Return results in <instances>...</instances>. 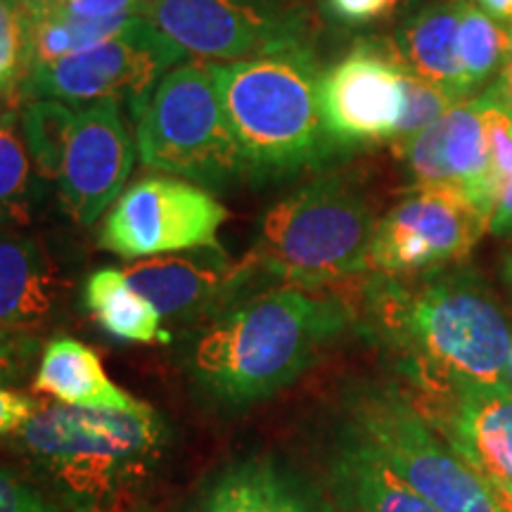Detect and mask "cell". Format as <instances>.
<instances>
[{
    "label": "cell",
    "mask_w": 512,
    "mask_h": 512,
    "mask_svg": "<svg viewBox=\"0 0 512 512\" xmlns=\"http://www.w3.org/2000/svg\"><path fill=\"white\" fill-rule=\"evenodd\" d=\"M136 15L128 17H81L50 8L43 15L29 19V69L34 64L62 60V57L83 53L100 46L126 29Z\"/></svg>",
    "instance_id": "22"
},
{
    "label": "cell",
    "mask_w": 512,
    "mask_h": 512,
    "mask_svg": "<svg viewBox=\"0 0 512 512\" xmlns=\"http://www.w3.org/2000/svg\"><path fill=\"white\" fill-rule=\"evenodd\" d=\"M83 304L91 311L95 323L119 342H169V332L162 330L164 320L159 311L128 283L124 271H95L83 287Z\"/></svg>",
    "instance_id": "21"
},
{
    "label": "cell",
    "mask_w": 512,
    "mask_h": 512,
    "mask_svg": "<svg viewBox=\"0 0 512 512\" xmlns=\"http://www.w3.org/2000/svg\"><path fill=\"white\" fill-rule=\"evenodd\" d=\"M36 408L38 403L31 396L0 384V437H10L22 430L34 418Z\"/></svg>",
    "instance_id": "35"
},
{
    "label": "cell",
    "mask_w": 512,
    "mask_h": 512,
    "mask_svg": "<svg viewBox=\"0 0 512 512\" xmlns=\"http://www.w3.org/2000/svg\"><path fill=\"white\" fill-rule=\"evenodd\" d=\"M491 216L456 188H413L377 221L370 271L418 275L456 266L470 256Z\"/></svg>",
    "instance_id": "11"
},
{
    "label": "cell",
    "mask_w": 512,
    "mask_h": 512,
    "mask_svg": "<svg viewBox=\"0 0 512 512\" xmlns=\"http://www.w3.org/2000/svg\"><path fill=\"white\" fill-rule=\"evenodd\" d=\"M216 76L247 174L285 176L335 155L313 50L216 64Z\"/></svg>",
    "instance_id": "4"
},
{
    "label": "cell",
    "mask_w": 512,
    "mask_h": 512,
    "mask_svg": "<svg viewBox=\"0 0 512 512\" xmlns=\"http://www.w3.org/2000/svg\"><path fill=\"white\" fill-rule=\"evenodd\" d=\"M228 209L200 185L147 176L121 192L100 228V247L121 259L219 249Z\"/></svg>",
    "instance_id": "10"
},
{
    "label": "cell",
    "mask_w": 512,
    "mask_h": 512,
    "mask_svg": "<svg viewBox=\"0 0 512 512\" xmlns=\"http://www.w3.org/2000/svg\"><path fill=\"white\" fill-rule=\"evenodd\" d=\"M323 5L330 17L342 24H351V27L399 17L396 0H323Z\"/></svg>",
    "instance_id": "33"
},
{
    "label": "cell",
    "mask_w": 512,
    "mask_h": 512,
    "mask_svg": "<svg viewBox=\"0 0 512 512\" xmlns=\"http://www.w3.org/2000/svg\"><path fill=\"white\" fill-rule=\"evenodd\" d=\"M38 351L36 339L24 332L0 330V384L22 382Z\"/></svg>",
    "instance_id": "31"
},
{
    "label": "cell",
    "mask_w": 512,
    "mask_h": 512,
    "mask_svg": "<svg viewBox=\"0 0 512 512\" xmlns=\"http://www.w3.org/2000/svg\"><path fill=\"white\" fill-rule=\"evenodd\" d=\"M399 155L413 188H456L494 214L501 185L491 171L477 98L458 102L418 136L399 143Z\"/></svg>",
    "instance_id": "16"
},
{
    "label": "cell",
    "mask_w": 512,
    "mask_h": 512,
    "mask_svg": "<svg viewBox=\"0 0 512 512\" xmlns=\"http://www.w3.org/2000/svg\"><path fill=\"white\" fill-rule=\"evenodd\" d=\"M76 110L60 100H34L22 114V133L36 171L43 178L60 176L64 152L72 138Z\"/></svg>",
    "instance_id": "26"
},
{
    "label": "cell",
    "mask_w": 512,
    "mask_h": 512,
    "mask_svg": "<svg viewBox=\"0 0 512 512\" xmlns=\"http://www.w3.org/2000/svg\"><path fill=\"white\" fill-rule=\"evenodd\" d=\"M505 278H508V283L512 287V254L505 259Z\"/></svg>",
    "instance_id": "42"
},
{
    "label": "cell",
    "mask_w": 512,
    "mask_h": 512,
    "mask_svg": "<svg viewBox=\"0 0 512 512\" xmlns=\"http://www.w3.org/2000/svg\"><path fill=\"white\" fill-rule=\"evenodd\" d=\"M491 494H494L496 503L501 505V510H503V512H512V496L503 494V491H491Z\"/></svg>",
    "instance_id": "41"
},
{
    "label": "cell",
    "mask_w": 512,
    "mask_h": 512,
    "mask_svg": "<svg viewBox=\"0 0 512 512\" xmlns=\"http://www.w3.org/2000/svg\"><path fill=\"white\" fill-rule=\"evenodd\" d=\"M489 93L494 95V98L501 102L503 107H508L512 112V41H510V55H508V62H505L501 76H498L494 86L489 88Z\"/></svg>",
    "instance_id": "37"
},
{
    "label": "cell",
    "mask_w": 512,
    "mask_h": 512,
    "mask_svg": "<svg viewBox=\"0 0 512 512\" xmlns=\"http://www.w3.org/2000/svg\"><path fill=\"white\" fill-rule=\"evenodd\" d=\"M124 273L164 323L200 325L242 297V287L254 280L252 268L228 261L221 247L138 259Z\"/></svg>",
    "instance_id": "14"
},
{
    "label": "cell",
    "mask_w": 512,
    "mask_h": 512,
    "mask_svg": "<svg viewBox=\"0 0 512 512\" xmlns=\"http://www.w3.org/2000/svg\"><path fill=\"white\" fill-rule=\"evenodd\" d=\"M479 112H482V128L486 140V152L491 159L498 185L512 176V112L503 107L494 95L486 91L479 95Z\"/></svg>",
    "instance_id": "29"
},
{
    "label": "cell",
    "mask_w": 512,
    "mask_h": 512,
    "mask_svg": "<svg viewBox=\"0 0 512 512\" xmlns=\"http://www.w3.org/2000/svg\"><path fill=\"white\" fill-rule=\"evenodd\" d=\"M34 392L86 411L143 413L150 408L114 384L102 368L98 351L76 337H53L43 347Z\"/></svg>",
    "instance_id": "19"
},
{
    "label": "cell",
    "mask_w": 512,
    "mask_h": 512,
    "mask_svg": "<svg viewBox=\"0 0 512 512\" xmlns=\"http://www.w3.org/2000/svg\"><path fill=\"white\" fill-rule=\"evenodd\" d=\"M351 320L337 294L294 285L242 294L195 330L185 366L211 399L249 406L302 377Z\"/></svg>",
    "instance_id": "2"
},
{
    "label": "cell",
    "mask_w": 512,
    "mask_h": 512,
    "mask_svg": "<svg viewBox=\"0 0 512 512\" xmlns=\"http://www.w3.org/2000/svg\"><path fill=\"white\" fill-rule=\"evenodd\" d=\"M15 437L67 512H131L164 456L169 432L152 406L105 413L38 403Z\"/></svg>",
    "instance_id": "3"
},
{
    "label": "cell",
    "mask_w": 512,
    "mask_h": 512,
    "mask_svg": "<svg viewBox=\"0 0 512 512\" xmlns=\"http://www.w3.org/2000/svg\"><path fill=\"white\" fill-rule=\"evenodd\" d=\"M491 233L508 235L512 233V176L505 178L501 190H498L494 214H491Z\"/></svg>",
    "instance_id": "36"
},
{
    "label": "cell",
    "mask_w": 512,
    "mask_h": 512,
    "mask_svg": "<svg viewBox=\"0 0 512 512\" xmlns=\"http://www.w3.org/2000/svg\"><path fill=\"white\" fill-rule=\"evenodd\" d=\"M330 486L344 512H441L347 430L330 456Z\"/></svg>",
    "instance_id": "20"
},
{
    "label": "cell",
    "mask_w": 512,
    "mask_h": 512,
    "mask_svg": "<svg viewBox=\"0 0 512 512\" xmlns=\"http://www.w3.org/2000/svg\"><path fill=\"white\" fill-rule=\"evenodd\" d=\"M411 396L415 408L491 491L512 496V387Z\"/></svg>",
    "instance_id": "15"
},
{
    "label": "cell",
    "mask_w": 512,
    "mask_h": 512,
    "mask_svg": "<svg viewBox=\"0 0 512 512\" xmlns=\"http://www.w3.org/2000/svg\"><path fill=\"white\" fill-rule=\"evenodd\" d=\"M403 100H406V105H403L399 128H396V145L418 136L420 131H425L427 126L444 117L453 105H458L453 95L408 72H403Z\"/></svg>",
    "instance_id": "27"
},
{
    "label": "cell",
    "mask_w": 512,
    "mask_h": 512,
    "mask_svg": "<svg viewBox=\"0 0 512 512\" xmlns=\"http://www.w3.org/2000/svg\"><path fill=\"white\" fill-rule=\"evenodd\" d=\"M375 228L366 192L349 176H320L266 211L245 264L285 285L320 290L370 271Z\"/></svg>",
    "instance_id": "5"
},
{
    "label": "cell",
    "mask_w": 512,
    "mask_h": 512,
    "mask_svg": "<svg viewBox=\"0 0 512 512\" xmlns=\"http://www.w3.org/2000/svg\"><path fill=\"white\" fill-rule=\"evenodd\" d=\"M0 512H67L41 491L0 467Z\"/></svg>",
    "instance_id": "32"
},
{
    "label": "cell",
    "mask_w": 512,
    "mask_h": 512,
    "mask_svg": "<svg viewBox=\"0 0 512 512\" xmlns=\"http://www.w3.org/2000/svg\"><path fill=\"white\" fill-rule=\"evenodd\" d=\"M15 5L31 19V17L43 15V12L53 8L55 0H15Z\"/></svg>",
    "instance_id": "39"
},
{
    "label": "cell",
    "mask_w": 512,
    "mask_h": 512,
    "mask_svg": "<svg viewBox=\"0 0 512 512\" xmlns=\"http://www.w3.org/2000/svg\"><path fill=\"white\" fill-rule=\"evenodd\" d=\"M67 280L41 240L0 228V330L24 332L46 325Z\"/></svg>",
    "instance_id": "17"
},
{
    "label": "cell",
    "mask_w": 512,
    "mask_h": 512,
    "mask_svg": "<svg viewBox=\"0 0 512 512\" xmlns=\"http://www.w3.org/2000/svg\"><path fill=\"white\" fill-rule=\"evenodd\" d=\"M477 8H482L491 19H496L501 27L512 31V0H472Z\"/></svg>",
    "instance_id": "38"
},
{
    "label": "cell",
    "mask_w": 512,
    "mask_h": 512,
    "mask_svg": "<svg viewBox=\"0 0 512 512\" xmlns=\"http://www.w3.org/2000/svg\"><path fill=\"white\" fill-rule=\"evenodd\" d=\"M147 0H55L53 8L81 17H128L140 15Z\"/></svg>",
    "instance_id": "34"
},
{
    "label": "cell",
    "mask_w": 512,
    "mask_h": 512,
    "mask_svg": "<svg viewBox=\"0 0 512 512\" xmlns=\"http://www.w3.org/2000/svg\"><path fill=\"white\" fill-rule=\"evenodd\" d=\"M136 150L121 100L105 98L79 110L57 176L62 207L76 226H93L119 200Z\"/></svg>",
    "instance_id": "13"
},
{
    "label": "cell",
    "mask_w": 512,
    "mask_h": 512,
    "mask_svg": "<svg viewBox=\"0 0 512 512\" xmlns=\"http://www.w3.org/2000/svg\"><path fill=\"white\" fill-rule=\"evenodd\" d=\"M140 17L195 60H256L313 50L304 0H147Z\"/></svg>",
    "instance_id": "8"
},
{
    "label": "cell",
    "mask_w": 512,
    "mask_h": 512,
    "mask_svg": "<svg viewBox=\"0 0 512 512\" xmlns=\"http://www.w3.org/2000/svg\"><path fill=\"white\" fill-rule=\"evenodd\" d=\"M185 53L147 19L136 15L110 41L62 60L34 64L22 95L31 100L98 102L128 100L140 119L159 81L178 67Z\"/></svg>",
    "instance_id": "9"
},
{
    "label": "cell",
    "mask_w": 512,
    "mask_h": 512,
    "mask_svg": "<svg viewBox=\"0 0 512 512\" xmlns=\"http://www.w3.org/2000/svg\"><path fill=\"white\" fill-rule=\"evenodd\" d=\"M403 105V69L373 43H356L320 76V112L337 147L394 140Z\"/></svg>",
    "instance_id": "12"
},
{
    "label": "cell",
    "mask_w": 512,
    "mask_h": 512,
    "mask_svg": "<svg viewBox=\"0 0 512 512\" xmlns=\"http://www.w3.org/2000/svg\"><path fill=\"white\" fill-rule=\"evenodd\" d=\"M275 512H344L297 472L275 467Z\"/></svg>",
    "instance_id": "30"
},
{
    "label": "cell",
    "mask_w": 512,
    "mask_h": 512,
    "mask_svg": "<svg viewBox=\"0 0 512 512\" xmlns=\"http://www.w3.org/2000/svg\"><path fill=\"white\" fill-rule=\"evenodd\" d=\"M425 3L427 0H396V12H399V15H413V12L422 8Z\"/></svg>",
    "instance_id": "40"
},
{
    "label": "cell",
    "mask_w": 512,
    "mask_h": 512,
    "mask_svg": "<svg viewBox=\"0 0 512 512\" xmlns=\"http://www.w3.org/2000/svg\"><path fill=\"white\" fill-rule=\"evenodd\" d=\"M510 41L512 31L501 27L472 0H465L463 17H460L458 55L467 95L501 76L510 55Z\"/></svg>",
    "instance_id": "23"
},
{
    "label": "cell",
    "mask_w": 512,
    "mask_h": 512,
    "mask_svg": "<svg viewBox=\"0 0 512 512\" xmlns=\"http://www.w3.org/2000/svg\"><path fill=\"white\" fill-rule=\"evenodd\" d=\"M29 72V17L15 0H0V93L12 91Z\"/></svg>",
    "instance_id": "28"
},
{
    "label": "cell",
    "mask_w": 512,
    "mask_h": 512,
    "mask_svg": "<svg viewBox=\"0 0 512 512\" xmlns=\"http://www.w3.org/2000/svg\"><path fill=\"white\" fill-rule=\"evenodd\" d=\"M138 155L152 171L202 183L247 174L230 133L216 64L192 60L159 81L138 119Z\"/></svg>",
    "instance_id": "7"
},
{
    "label": "cell",
    "mask_w": 512,
    "mask_h": 512,
    "mask_svg": "<svg viewBox=\"0 0 512 512\" xmlns=\"http://www.w3.org/2000/svg\"><path fill=\"white\" fill-rule=\"evenodd\" d=\"M465 0H430L401 22L392 41L389 55L399 62L403 72L434 83L458 102L467 100L458 55L460 17Z\"/></svg>",
    "instance_id": "18"
},
{
    "label": "cell",
    "mask_w": 512,
    "mask_h": 512,
    "mask_svg": "<svg viewBox=\"0 0 512 512\" xmlns=\"http://www.w3.org/2000/svg\"><path fill=\"white\" fill-rule=\"evenodd\" d=\"M370 335L411 382L413 396L512 387L508 318L484 278L463 264L368 280Z\"/></svg>",
    "instance_id": "1"
},
{
    "label": "cell",
    "mask_w": 512,
    "mask_h": 512,
    "mask_svg": "<svg viewBox=\"0 0 512 512\" xmlns=\"http://www.w3.org/2000/svg\"><path fill=\"white\" fill-rule=\"evenodd\" d=\"M36 164L15 112H0V228L31 219L36 200Z\"/></svg>",
    "instance_id": "24"
},
{
    "label": "cell",
    "mask_w": 512,
    "mask_h": 512,
    "mask_svg": "<svg viewBox=\"0 0 512 512\" xmlns=\"http://www.w3.org/2000/svg\"><path fill=\"white\" fill-rule=\"evenodd\" d=\"M347 432L441 512H503L489 484L422 418L406 389L363 384L347 399Z\"/></svg>",
    "instance_id": "6"
},
{
    "label": "cell",
    "mask_w": 512,
    "mask_h": 512,
    "mask_svg": "<svg viewBox=\"0 0 512 512\" xmlns=\"http://www.w3.org/2000/svg\"><path fill=\"white\" fill-rule=\"evenodd\" d=\"M275 467L261 458L228 467L195 512H275Z\"/></svg>",
    "instance_id": "25"
}]
</instances>
